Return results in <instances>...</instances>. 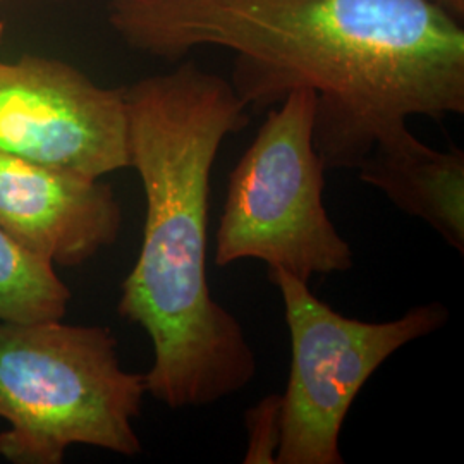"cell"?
Instances as JSON below:
<instances>
[{"label": "cell", "mask_w": 464, "mask_h": 464, "mask_svg": "<svg viewBox=\"0 0 464 464\" xmlns=\"http://www.w3.org/2000/svg\"><path fill=\"white\" fill-rule=\"evenodd\" d=\"M109 21L167 61L231 50L248 109L314 90L325 170L356 169L410 117L464 112V30L430 0H109Z\"/></svg>", "instance_id": "cell-1"}, {"label": "cell", "mask_w": 464, "mask_h": 464, "mask_svg": "<svg viewBox=\"0 0 464 464\" xmlns=\"http://www.w3.org/2000/svg\"><path fill=\"white\" fill-rule=\"evenodd\" d=\"M122 92L147 217L117 310L150 337V396L172 410L210 406L256 375L245 331L214 299L207 274L212 169L224 140L248 124V107L193 63Z\"/></svg>", "instance_id": "cell-2"}, {"label": "cell", "mask_w": 464, "mask_h": 464, "mask_svg": "<svg viewBox=\"0 0 464 464\" xmlns=\"http://www.w3.org/2000/svg\"><path fill=\"white\" fill-rule=\"evenodd\" d=\"M145 373L121 366L107 327L0 322V456L61 464L72 446L136 456Z\"/></svg>", "instance_id": "cell-3"}, {"label": "cell", "mask_w": 464, "mask_h": 464, "mask_svg": "<svg viewBox=\"0 0 464 464\" xmlns=\"http://www.w3.org/2000/svg\"><path fill=\"white\" fill-rule=\"evenodd\" d=\"M315 111V92L296 88L268 112L231 172L217 229V266L253 258L304 282L353 266L351 245L324 205Z\"/></svg>", "instance_id": "cell-4"}, {"label": "cell", "mask_w": 464, "mask_h": 464, "mask_svg": "<svg viewBox=\"0 0 464 464\" xmlns=\"http://www.w3.org/2000/svg\"><path fill=\"white\" fill-rule=\"evenodd\" d=\"M268 279L281 293L291 337L276 463L343 464L339 437L354 399L399 349L442 329L448 306L427 303L396 320L365 322L337 314L282 268H268Z\"/></svg>", "instance_id": "cell-5"}, {"label": "cell", "mask_w": 464, "mask_h": 464, "mask_svg": "<svg viewBox=\"0 0 464 464\" xmlns=\"http://www.w3.org/2000/svg\"><path fill=\"white\" fill-rule=\"evenodd\" d=\"M0 151L97 179L128 169L124 92L53 59L0 61Z\"/></svg>", "instance_id": "cell-6"}, {"label": "cell", "mask_w": 464, "mask_h": 464, "mask_svg": "<svg viewBox=\"0 0 464 464\" xmlns=\"http://www.w3.org/2000/svg\"><path fill=\"white\" fill-rule=\"evenodd\" d=\"M121 224L109 184L0 151V229L50 266H83L116 243Z\"/></svg>", "instance_id": "cell-7"}, {"label": "cell", "mask_w": 464, "mask_h": 464, "mask_svg": "<svg viewBox=\"0 0 464 464\" xmlns=\"http://www.w3.org/2000/svg\"><path fill=\"white\" fill-rule=\"evenodd\" d=\"M358 178L464 251V153L440 151L402 126L382 136L360 162Z\"/></svg>", "instance_id": "cell-8"}, {"label": "cell", "mask_w": 464, "mask_h": 464, "mask_svg": "<svg viewBox=\"0 0 464 464\" xmlns=\"http://www.w3.org/2000/svg\"><path fill=\"white\" fill-rule=\"evenodd\" d=\"M69 301L71 291L55 266L0 229V322L63 320Z\"/></svg>", "instance_id": "cell-9"}, {"label": "cell", "mask_w": 464, "mask_h": 464, "mask_svg": "<svg viewBox=\"0 0 464 464\" xmlns=\"http://www.w3.org/2000/svg\"><path fill=\"white\" fill-rule=\"evenodd\" d=\"M281 398L270 396L249 410L248 450L245 463H276L281 440Z\"/></svg>", "instance_id": "cell-10"}, {"label": "cell", "mask_w": 464, "mask_h": 464, "mask_svg": "<svg viewBox=\"0 0 464 464\" xmlns=\"http://www.w3.org/2000/svg\"><path fill=\"white\" fill-rule=\"evenodd\" d=\"M431 4L439 5L440 9H444L450 16L463 17L464 14V0H430Z\"/></svg>", "instance_id": "cell-11"}, {"label": "cell", "mask_w": 464, "mask_h": 464, "mask_svg": "<svg viewBox=\"0 0 464 464\" xmlns=\"http://www.w3.org/2000/svg\"><path fill=\"white\" fill-rule=\"evenodd\" d=\"M2 36H4V23L0 21V42H2Z\"/></svg>", "instance_id": "cell-12"}, {"label": "cell", "mask_w": 464, "mask_h": 464, "mask_svg": "<svg viewBox=\"0 0 464 464\" xmlns=\"http://www.w3.org/2000/svg\"><path fill=\"white\" fill-rule=\"evenodd\" d=\"M2 2H5V0H0V4H2Z\"/></svg>", "instance_id": "cell-13"}]
</instances>
